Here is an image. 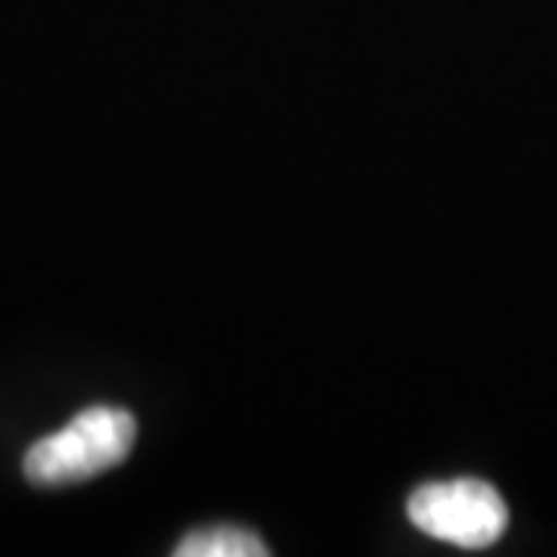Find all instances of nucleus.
<instances>
[{
  "instance_id": "f257e3e1",
  "label": "nucleus",
  "mask_w": 557,
  "mask_h": 557,
  "mask_svg": "<svg viewBox=\"0 0 557 557\" xmlns=\"http://www.w3.org/2000/svg\"><path fill=\"white\" fill-rule=\"evenodd\" d=\"M138 438L135 413L120 406H91L65 428L44 434L22 456V474L37 488H65L113 471L131 456Z\"/></svg>"
},
{
  "instance_id": "f03ea898",
  "label": "nucleus",
  "mask_w": 557,
  "mask_h": 557,
  "mask_svg": "<svg viewBox=\"0 0 557 557\" xmlns=\"http://www.w3.org/2000/svg\"><path fill=\"white\" fill-rule=\"evenodd\" d=\"M409 521L431 540L453 547L482 550L507 532V504L488 482L456 478V482H428L409 496Z\"/></svg>"
},
{
  "instance_id": "7ed1b4c3",
  "label": "nucleus",
  "mask_w": 557,
  "mask_h": 557,
  "mask_svg": "<svg viewBox=\"0 0 557 557\" xmlns=\"http://www.w3.org/2000/svg\"><path fill=\"white\" fill-rule=\"evenodd\" d=\"M177 557H264L269 543L258 532L239 525H210L188 536L174 547Z\"/></svg>"
}]
</instances>
